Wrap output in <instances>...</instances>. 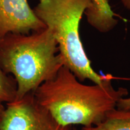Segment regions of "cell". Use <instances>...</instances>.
Here are the masks:
<instances>
[{
	"label": "cell",
	"instance_id": "30bf717a",
	"mask_svg": "<svg viewBox=\"0 0 130 130\" xmlns=\"http://www.w3.org/2000/svg\"><path fill=\"white\" fill-rule=\"evenodd\" d=\"M5 109H6V106L4 105V102L0 100V122H1L3 116L4 115Z\"/></svg>",
	"mask_w": 130,
	"mask_h": 130
},
{
	"label": "cell",
	"instance_id": "9c48e42d",
	"mask_svg": "<svg viewBox=\"0 0 130 130\" xmlns=\"http://www.w3.org/2000/svg\"><path fill=\"white\" fill-rule=\"evenodd\" d=\"M116 108L120 110H130V97L121 98L117 104Z\"/></svg>",
	"mask_w": 130,
	"mask_h": 130
},
{
	"label": "cell",
	"instance_id": "6da1fadb",
	"mask_svg": "<svg viewBox=\"0 0 130 130\" xmlns=\"http://www.w3.org/2000/svg\"><path fill=\"white\" fill-rule=\"evenodd\" d=\"M34 95L60 125L89 127L102 122L128 91L124 87L115 89L111 80L104 85H86L63 66L56 77L42 84Z\"/></svg>",
	"mask_w": 130,
	"mask_h": 130
},
{
	"label": "cell",
	"instance_id": "3957f363",
	"mask_svg": "<svg viewBox=\"0 0 130 130\" xmlns=\"http://www.w3.org/2000/svg\"><path fill=\"white\" fill-rule=\"evenodd\" d=\"M92 7L91 0H39L33 11L56 40L64 66L81 82L89 79L104 85L111 77L100 75L93 69L79 36L81 18Z\"/></svg>",
	"mask_w": 130,
	"mask_h": 130
},
{
	"label": "cell",
	"instance_id": "8fae6325",
	"mask_svg": "<svg viewBox=\"0 0 130 130\" xmlns=\"http://www.w3.org/2000/svg\"><path fill=\"white\" fill-rule=\"evenodd\" d=\"M121 2L123 6L130 11V0H121Z\"/></svg>",
	"mask_w": 130,
	"mask_h": 130
},
{
	"label": "cell",
	"instance_id": "277c9868",
	"mask_svg": "<svg viewBox=\"0 0 130 130\" xmlns=\"http://www.w3.org/2000/svg\"><path fill=\"white\" fill-rule=\"evenodd\" d=\"M62 126L39 103L34 92L6 104L0 130H71Z\"/></svg>",
	"mask_w": 130,
	"mask_h": 130
},
{
	"label": "cell",
	"instance_id": "7c38bea8",
	"mask_svg": "<svg viewBox=\"0 0 130 130\" xmlns=\"http://www.w3.org/2000/svg\"><path fill=\"white\" fill-rule=\"evenodd\" d=\"M71 130H78V129L77 128L74 127V126H72V129H71Z\"/></svg>",
	"mask_w": 130,
	"mask_h": 130
},
{
	"label": "cell",
	"instance_id": "52a82bcc",
	"mask_svg": "<svg viewBox=\"0 0 130 130\" xmlns=\"http://www.w3.org/2000/svg\"><path fill=\"white\" fill-rule=\"evenodd\" d=\"M81 130H130V110L114 108L102 122L95 126H83Z\"/></svg>",
	"mask_w": 130,
	"mask_h": 130
},
{
	"label": "cell",
	"instance_id": "5b68a950",
	"mask_svg": "<svg viewBox=\"0 0 130 130\" xmlns=\"http://www.w3.org/2000/svg\"><path fill=\"white\" fill-rule=\"evenodd\" d=\"M46 28L27 0H0V39L8 33L29 35Z\"/></svg>",
	"mask_w": 130,
	"mask_h": 130
},
{
	"label": "cell",
	"instance_id": "8992f818",
	"mask_svg": "<svg viewBox=\"0 0 130 130\" xmlns=\"http://www.w3.org/2000/svg\"><path fill=\"white\" fill-rule=\"evenodd\" d=\"M92 7L86 10L84 13L89 24L101 32H107L118 24L107 0H91Z\"/></svg>",
	"mask_w": 130,
	"mask_h": 130
},
{
	"label": "cell",
	"instance_id": "7a4b0ae2",
	"mask_svg": "<svg viewBox=\"0 0 130 130\" xmlns=\"http://www.w3.org/2000/svg\"><path fill=\"white\" fill-rule=\"evenodd\" d=\"M63 66L57 42L47 27L29 35L8 33L0 39V68L15 79L16 100L54 78Z\"/></svg>",
	"mask_w": 130,
	"mask_h": 130
},
{
	"label": "cell",
	"instance_id": "ba28073f",
	"mask_svg": "<svg viewBox=\"0 0 130 130\" xmlns=\"http://www.w3.org/2000/svg\"><path fill=\"white\" fill-rule=\"evenodd\" d=\"M17 84L12 75L6 74L0 68V100L9 103L16 100Z\"/></svg>",
	"mask_w": 130,
	"mask_h": 130
}]
</instances>
